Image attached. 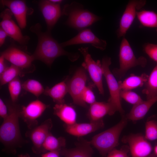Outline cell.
<instances>
[{
	"instance_id": "1",
	"label": "cell",
	"mask_w": 157,
	"mask_h": 157,
	"mask_svg": "<svg viewBox=\"0 0 157 157\" xmlns=\"http://www.w3.org/2000/svg\"><path fill=\"white\" fill-rule=\"evenodd\" d=\"M39 23L31 26L30 31L37 36L38 42L36 48L32 54L34 60H39L51 67L56 58L63 56H67L71 61L74 62L79 57L77 53L70 52L65 50L51 36V31H42Z\"/></svg>"
},
{
	"instance_id": "2",
	"label": "cell",
	"mask_w": 157,
	"mask_h": 157,
	"mask_svg": "<svg viewBox=\"0 0 157 157\" xmlns=\"http://www.w3.org/2000/svg\"><path fill=\"white\" fill-rule=\"evenodd\" d=\"M8 108V115L0 127V140L6 147L13 149L19 146L23 140L19 124L21 108L12 102Z\"/></svg>"
},
{
	"instance_id": "3",
	"label": "cell",
	"mask_w": 157,
	"mask_h": 157,
	"mask_svg": "<svg viewBox=\"0 0 157 157\" xmlns=\"http://www.w3.org/2000/svg\"><path fill=\"white\" fill-rule=\"evenodd\" d=\"M62 14L68 17L65 22L67 25L80 31L101 19L100 17L84 9L82 4L76 1L65 5Z\"/></svg>"
},
{
	"instance_id": "4",
	"label": "cell",
	"mask_w": 157,
	"mask_h": 157,
	"mask_svg": "<svg viewBox=\"0 0 157 157\" xmlns=\"http://www.w3.org/2000/svg\"><path fill=\"white\" fill-rule=\"evenodd\" d=\"M127 119L125 116L116 125L94 135L90 141L103 156H105L119 144L120 134L126 125Z\"/></svg>"
},
{
	"instance_id": "5",
	"label": "cell",
	"mask_w": 157,
	"mask_h": 157,
	"mask_svg": "<svg viewBox=\"0 0 157 157\" xmlns=\"http://www.w3.org/2000/svg\"><path fill=\"white\" fill-rule=\"evenodd\" d=\"M119 67L114 69L113 72L119 79H121L131 68L140 66L144 67L147 60L144 57L136 58L127 39L123 37L121 43L119 54Z\"/></svg>"
},
{
	"instance_id": "6",
	"label": "cell",
	"mask_w": 157,
	"mask_h": 157,
	"mask_svg": "<svg viewBox=\"0 0 157 157\" xmlns=\"http://www.w3.org/2000/svg\"><path fill=\"white\" fill-rule=\"evenodd\" d=\"M103 75L105 77L108 88L110 97L108 100L116 111L124 115V111L121 104L120 90L118 82L110 71L109 67L111 63V58L108 56L103 58L101 61Z\"/></svg>"
},
{
	"instance_id": "7",
	"label": "cell",
	"mask_w": 157,
	"mask_h": 157,
	"mask_svg": "<svg viewBox=\"0 0 157 157\" xmlns=\"http://www.w3.org/2000/svg\"><path fill=\"white\" fill-rule=\"evenodd\" d=\"M22 47L17 46L12 44L1 53V56L12 65L20 68L26 71L31 72V68L34 69L32 64L34 60L30 55Z\"/></svg>"
},
{
	"instance_id": "8",
	"label": "cell",
	"mask_w": 157,
	"mask_h": 157,
	"mask_svg": "<svg viewBox=\"0 0 157 157\" xmlns=\"http://www.w3.org/2000/svg\"><path fill=\"white\" fill-rule=\"evenodd\" d=\"M85 69L82 67L78 69L71 78L67 80L68 92L74 104L85 108L87 105L83 101L82 96L85 88L87 76Z\"/></svg>"
},
{
	"instance_id": "9",
	"label": "cell",
	"mask_w": 157,
	"mask_h": 157,
	"mask_svg": "<svg viewBox=\"0 0 157 157\" xmlns=\"http://www.w3.org/2000/svg\"><path fill=\"white\" fill-rule=\"evenodd\" d=\"M79 51L83 55L84 61L82 66L86 70L90 76L99 92L102 95L104 94V90L103 84V70L102 63L99 60L96 61L92 58L88 52V47H81Z\"/></svg>"
},
{
	"instance_id": "10",
	"label": "cell",
	"mask_w": 157,
	"mask_h": 157,
	"mask_svg": "<svg viewBox=\"0 0 157 157\" xmlns=\"http://www.w3.org/2000/svg\"><path fill=\"white\" fill-rule=\"evenodd\" d=\"M13 15L8 8L3 11L0 14V17L2 19L0 27L5 31L8 36L21 45L24 46L28 43L30 38L22 34L19 27L13 20Z\"/></svg>"
},
{
	"instance_id": "11",
	"label": "cell",
	"mask_w": 157,
	"mask_h": 157,
	"mask_svg": "<svg viewBox=\"0 0 157 157\" xmlns=\"http://www.w3.org/2000/svg\"><path fill=\"white\" fill-rule=\"evenodd\" d=\"M146 3V1L144 0H132L129 1L116 32L118 38L124 37L136 16L138 10L143 7Z\"/></svg>"
},
{
	"instance_id": "12",
	"label": "cell",
	"mask_w": 157,
	"mask_h": 157,
	"mask_svg": "<svg viewBox=\"0 0 157 157\" xmlns=\"http://www.w3.org/2000/svg\"><path fill=\"white\" fill-rule=\"evenodd\" d=\"M48 107L39 100L33 101L21 108L20 117L31 129L37 126V119Z\"/></svg>"
},
{
	"instance_id": "13",
	"label": "cell",
	"mask_w": 157,
	"mask_h": 157,
	"mask_svg": "<svg viewBox=\"0 0 157 157\" xmlns=\"http://www.w3.org/2000/svg\"><path fill=\"white\" fill-rule=\"evenodd\" d=\"M122 140L129 144L132 157H147L152 151L151 144L142 135L133 134L125 136Z\"/></svg>"
},
{
	"instance_id": "14",
	"label": "cell",
	"mask_w": 157,
	"mask_h": 157,
	"mask_svg": "<svg viewBox=\"0 0 157 157\" xmlns=\"http://www.w3.org/2000/svg\"><path fill=\"white\" fill-rule=\"evenodd\" d=\"M51 119H47L41 124L37 126L26 133L33 144L32 150L36 154L42 152V146L52 127Z\"/></svg>"
},
{
	"instance_id": "15",
	"label": "cell",
	"mask_w": 157,
	"mask_h": 157,
	"mask_svg": "<svg viewBox=\"0 0 157 157\" xmlns=\"http://www.w3.org/2000/svg\"><path fill=\"white\" fill-rule=\"evenodd\" d=\"M60 44L63 48L75 44H90L95 48L101 50H104L107 46L106 40L98 38L90 29L88 28L80 31L73 38Z\"/></svg>"
},
{
	"instance_id": "16",
	"label": "cell",
	"mask_w": 157,
	"mask_h": 157,
	"mask_svg": "<svg viewBox=\"0 0 157 157\" xmlns=\"http://www.w3.org/2000/svg\"><path fill=\"white\" fill-rule=\"evenodd\" d=\"M2 5L7 7L14 16L19 26L24 28L26 25V17L31 14L33 10L27 6L24 1L20 0H1Z\"/></svg>"
},
{
	"instance_id": "17",
	"label": "cell",
	"mask_w": 157,
	"mask_h": 157,
	"mask_svg": "<svg viewBox=\"0 0 157 157\" xmlns=\"http://www.w3.org/2000/svg\"><path fill=\"white\" fill-rule=\"evenodd\" d=\"M39 5L47 24V30L51 31L62 14L60 4L43 0L39 2Z\"/></svg>"
},
{
	"instance_id": "18",
	"label": "cell",
	"mask_w": 157,
	"mask_h": 157,
	"mask_svg": "<svg viewBox=\"0 0 157 157\" xmlns=\"http://www.w3.org/2000/svg\"><path fill=\"white\" fill-rule=\"evenodd\" d=\"M104 125L102 119L97 121L90 122L88 123L76 122L71 125L65 124L64 126L67 133L79 138L100 129L104 127Z\"/></svg>"
},
{
	"instance_id": "19",
	"label": "cell",
	"mask_w": 157,
	"mask_h": 157,
	"mask_svg": "<svg viewBox=\"0 0 157 157\" xmlns=\"http://www.w3.org/2000/svg\"><path fill=\"white\" fill-rule=\"evenodd\" d=\"M75 145L73 148L62 149L59 151L60 155L64 157H92L94 151L90 141L79 137Z\"/></svg>"
},
{
	"instance_id": "20",
	"label": "cell",
	"mask_w": 157,
	"mask_h": 157,
	"mask_svg": "<svg viewBox=\"0 0 157 157\" xmlns=\"http://www.w3.org/2000/svg\"><path fill=\"white\" fill-rule=\"evenodd\" d=\"M116 111L111 104L108 102L96 101L90 105L88 113L90 122L103 119L105 115H112Z\"/></svg>"
},
{
	"instance_id": "21",
	"label": "cell",
	"mask_w": 157,
	"mask_h": 157,
	"mask_svg": "<svg viewBox=\"0 0 157 157\" xmlns=\"http://www.w3.org/2000/svg\"><path fill=\"white\" fill-rule=\"evenodd\" d=\"M157 102V95L154 97L143 101L133 106L130 112L126 117L127 119L135 121L142 119L145 116L151 107Z\"/></svg>"
},
{
	"instance_id": "22",
	"label": "cell",
	"mask_w": 157,
	"mask_h": 157,
	"mask_svg": "<svg viewBox=\"0 0 157 157\" xmlns=\"http://www.w3.org/2000/svg\"><path fill=\"white\" fill-rule=\"evenodd\" d=\"M53 114L65 124L71 125L76 123V113L74 108L65 103L56 104L53 107Z\"/></svg>"
},
{
	"instance_id": "23",
	"label": "cell",
	"mask_w": 157,
	"mask_h": 157,
	"mask_svg": "<svg viewBox=\"0 0 157 157\" xmlns=\"http://www.w3.org/2000/svg\"><path fill=\"white\" fill-rule=\"evenodd\" d=\"M67 78L63 81L56 84L51 88L47 87L43 93L51 98L56 104L65 103L64 98L68 92L67 83Z\"/></svg>"
},
{
	"instance_id": "24",
	"label": "cell",
	"mask_w": 157,
	"mask_h": 157,
	"mask_svg": "<svg viewBox=\"0 0 157 157\" xmlns=\"http://www.w3.org/2000/svg\"><path fill=\"white\" fill-rule=\"evenodd\" d=\"M149 76L145 73L140 76L131 74L123 82L118 81L120 90H131L132 89L142 86L147 81Z\"/></svg>"
},
{
	"instance_id": "25",
	"label": "cell",
	"mask_w": 157,
	"mask_h": 157,
	"mask_svg": "<svg viewBox=\"0 0 157 157\" xmlns=\"http://www.w3.org/2000/svg\"><path fill=\"white\" fill-rule=\"evenodd\" d=\"M66 139L63 137L57 138L50 132L47 136L42 146V152L47 151H59L65 148Z\"/></svg>"
},
{
	"instance_id": "26",
	"label": "cell",
	"mask_w": 157,
	"mask_h": 157,
	"mask_svg": "<svg viewBox=\"0 0 157 157\" xmlns=\"http://www.w3.org/2000/svg\"><path fill=\"white\" fill-rule=\"evenodd\" d=\"M144 85V88L142 92L146 95L147 100L157 95V63L149 76L148 80Z\"/></svg>"
},
{
	"instance_id": "27",
	"label": "cell",
	"mask_w": 157,
	"mask_h": 157,
	"mask_svg": "<svg viewBox=\"0 0 157 157\" xmlns=\"http://www.w3.org/2000/svg\"><path fill=\"white\" fill-rule=\"evenodd\" d=\"M27 72L24 70L11 64L0 75L1 86L8 83L15 78L22 76Z\"/></svg>"
},
{
	"instance_id": "28",
	"label": "cell",
	"mask_w": 157,
	"mask_h": 157,
	"mask_svg": "<svg viewBox=\"0 0 157 157\" xmlns=\"http://www.w3.org/2000/svg\"><path fill=\"white\" fill-rule=\"evenodd\" d=\"M136 16L143 26L156 28L157 31V13L152 11L142 10L138 11Z\"/></svg>"
},
{
	"instance_id": "29",
	"label": "cell",
	"mask_w": 157,
	"mask_h": 157,
	"mask_svg": "<svg viewBox=\"0 0 157 157\" xmlns=\"http://www.w3.org/2000/svg\"><path fill=\"white\" fill-rule=\"evenodd\" d=\"M23 89L34 95L37 98L43 93L45 89L42 85L38 81L28 79L22 84Z\"/></svg>"
},
{
	"instance_id": "30",
	"label": "cell",
	"mask_w": 157,
	"mask_h": 157,
	"mask_svg": "<svg viewBox=\"0 0 157 157\" xmlns=\"http://www.w3.org/2000/svg\"><path fill=\"white\" fill-rule=\"evenodd\" d=\"M8 83V88L12 102L15 103L20 93L22 84L19 77Z\"/></svg>"
},
{
	"instance_id": "31",
	"label": "cell",
	"mask_w": 157,
	"mask_h": 157,
	"mask_svg": "<svg viewBox=\"0 0 157 157\" xmlns=\"http://www.w3.org/2000/svg\"><path fill=\"white\" fill-rule=\"evenodd\" d=\"M145 138L153 141L157 139V121L154 119L147 121L145 124Z\"/></svg>"
},
{
	"instance_id": "32",
	"label": "cell",
	"mask_w": 157,
	"mask_h": 157,
	"mask_svg": "<svg viewBox=\"0 0 157 157\" xmlns=\"http://www.w3.org/2000/svg\"><path fill=\"white\" fill-rule=\"evenodd\" d=\"M120 95L121 99L133 106L143 101L139 95L131 90H120Z\"/></svg>"
},
{
	"instance_id": "33",
	"label": "cell",
	"mask_w": 157,
	"mask_h": 157,
	"mask_svg": "<svg viewBox=\"0 0 157 157\" xmlns=\"http://www.w3.org/2000/svg\"><path fill=\"white\" fill-rule=\"evenodd\" d=\"M94 85V84H90L88 86H86L83 92L82 99L86 104L88 103L91 105L96 101L95 97L92 89Z\"/></svg>"
},
{
	"instance_id": "34",
	"label": "cell",
	"mask_w": 157,
	"mask_h": 157,
	"mask_svg": "<svg viewBox=\"0 0 157 157\" xmlns=\"http://www.w3.org/2000/svg\"><path fill=\"white\" fill-rule=\"evenodd\" d=\"M129 151V147L124 145L119 150L115 148L112 150L108 153L107 157H128Z\"/></svg>"
},
{
	"instance_id": "35",
	"label": "cell",
	"mask_w": 157,
	"mask_h": 157,
	"mask_svg": "<svg viewBox=\"0 0 157 157\" xmlns=\"http://www.w3.org/2000/svg\"><path fill=\"white\" fill-rule=\"evenodd\" d=\"M144 50L149 57L157 63V44L147 43L144 46Z\"/></svg>"
},
{
	"instance_id": "36",
	"label": "cell",
	"mask_w": 157,
	"mask_h": 157,
	"mask_svg": "<svg viewBox=\"0 0 157 157\" xmlns=\"http://www.w3.org/2000/svg\"><path fill=\"white\" fill-rule=\"evenodd\" d=\"M8 108L1 98L0 99V116L3 119L8 115Z\"/></svg>"
},
{
	"instance_id": "37",
	"label": "cell",
	"mask_w": 157,
	"mask_h": 157,
	"mask_svg": "<svg viewBox=\"0 0 157 157\" xmlns=\"http://www.w3.org/2000/svg\"><path fill=\"white\" fill-rule=\"evenodd\" d=\"M59 151H48L42 154L41 157H60Z\"/></svg>"
},
{
	"instance_id": "38",
	"label": "cell",
	"mask_w": 157,
	"mask_h": 157,
	"mask_svg": "<svg viewBox=\"0 0 157 157\" xmlns=\"http://www.w3.org/2000/svg\"><path fill=\"white\" fill-rule=\"evenodd\" d=\"M8 35L5 31L0 27V46L1 47L4 43Z\"/></svg>"
},
{
	"instance_id": "39",
	"label": "cell",
	"mask_w": 157,
	"mask_h": 157,
	"mask_svg": "<svg viewBox=\"0 0 157 157\" xmlns=\"http://www.w3.org/2000/svg\"><path fill=\"white\" fill-rule=\"evenodd\" d=\"M5 59L1 56L0 57V75L6 69L8 66L6 65L5 62Z\"/></svg>"
},
{
	"instance_id": "40",
	"label": "cell",
	"mask_w": 157,
	"mask_h": 157,
	"mask_svg": "<svg viewBox=\"0 0 157 157\" xmlns=\"http://www.w3.org/2000/svg\"><path fill=\"white\" fill-rule=\"evenodd\" d=\"M49 1L54 3L60 4L62 1L61 0H49Z\"/></svg>"
},
{
	"instance_id": "41",
	"label": "cell",
	"mask_w": 157,
	"mask_h": 157,
	"mask_svg": "<svg viewBox=\"0 0 157 157\" xmlns=\"http://www.w3.org/2000/svg\"><path fill=\"white\" fill-rule=\"evenodd\" d=\"M154 154L157 156V144L155 146L154 148Z\"/></svg>"
},
{
	"instance_id": "42",
	"label": "cell",
	"mask_w": 157,
	"mask_h": 157,
	"mask_svg": "<svg viewBox=\"0 0 157 157\" xmlns=\"http://www.w3.org/2000/svg\"><path fill=\"white\" fill-rule=\"evenodd\" d=\"M18 157H29V156L27 155L21 154L19 155Z\"/></svg>"
},
{
	"instance_id": "43",
	"label": "cell",
	"mask_w": 157,
	"mask_h": 157,
	"mask_svg": "<svg viewBox=\"0 0 157 157\" xmlns=\"http://www.w3.org/2000/svg\"><path fill=\"white\" fill-rule=\"evenodd\" d=\"M147 157H156V156L154 154H150L149 156Z\"/></svg>"
}]
</instances>
